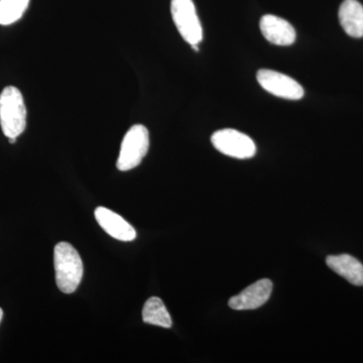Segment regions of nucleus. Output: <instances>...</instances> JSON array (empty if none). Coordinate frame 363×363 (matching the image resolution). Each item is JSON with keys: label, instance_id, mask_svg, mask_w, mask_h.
Listing matches in <instances>:
<instances>
[{"label": "nucleus", "instance_id": "f257e3e1", "mask_svg": "<svg viewBox=\"0 0 363 363\" xmlns=\"http://www.w3.org/2000/svg\"><path fill=\"white\" fill-rule=\"evenodd\" d=\"M54 266L60 291L75 292L83 277L82 259L75 247L68 242L58 243L54 250Z\"/></svg>", "mask_w": 363, "mask_h": 363}, {"label": "nucleus", "instance_id": "f03ea898", "mask_svg": "<svg viewBox=\"0 0 363 363\" xmlns=\"http://www.w3.org/2000/svg\"><path fill=\"white\" fill-rule=\"evenodd\" d=\"M0 125L6 138L20 136L26 130V108L23 94L14 86H7L0 94Z\"/></svg>", "mask_w": 363, "mask_h": 363}, {"label": "nucleus", "instance_id": "7ed1b4c3", "mask_svg": "<svg viewBox=\"0 0 363 363\" xmlns=\"http://www.w3.org/2000/svg\"><path fill=\"white\" fill-rule=\"evenodd\" d=\"M150 147L149 130L143 124L131 126L124 135L116 167L119 171L126 172L140 166L147 156Z\"/></svg>", "mask_w": 363, "mask_h": 363}, {"label": "nucleus", "instance_id": "20e7f679", "mask_svg": "<svg viewBox=\"0 0 363 363\" xmlns=\"http://www.w3.org/2000/svg\"><path fill=\"white\" fill-rule=\"evenodd\" d=\"M171 13L177 30L191 45L203 40V28L193 0H172Z\"/></svg>", "mask_w": 363, "mask_h": 363}, {"label": "nucleus", "instance_id": "39448f33", "mask_svg": "<svg viewBox=\"0 0 363 363\" xmlns=\"http://www.w3.org/2000/svg\"><path fill=\"white\" fill-rule=\"evenodd\" d=\"M211 142L218 152L235 159H250L257 152L255 143L250 136L230 128L214 133Z\"/></svg>", "mask_w": 363, "mask_h": 363}, {"label": "nucleus", "instance_id": "423d86ee", "mask_svg": "<svg viewBox=\"0 0 363 363\" xmlns=\"http://www.w3.org/2000/svg\"><path fill=\"white\" fill-rule=\"evenodd\" d=\"M257 79L260 86L274 96L290 100H298L304 96L302 86L285 74L262 69L257 72Z\"/></svg>", "mask_w": 363, "mask_h": 363}, {"label": "nucleus", "instance_id": "0eeeda50", "mask_svg": "<svg viewBox=\"0 0 363 363\" xmlns=\"http://www.w3.org/2000/svg\"><path fill=\"white\" fill-rule=\"evenodd\" d=\"M272 283L269 279H262L248 286L238 296L229 300V307L238 311L242 310H255L266 304L271 297Z\"/></svg>", "mask_w": 363, "mask_h": 363}, {"label": "nucleus", "instance_id": "6e6552de", "mask_svg": "<svg viewBox=\"0 0 363 363\" xmlns=\"http://www.w3.org/2000/svg\"><path fill=\"white\" fill-rule=\"evenodd\" d=\"M259 26L262 35L274 45L286 47L293 45L297 38L295 28L289 21L272 14L262 16Z\"/></svg>", "mask_w": 363, "mask_h": 363}, {"label": "nucleus", "instance_id": "1a4fd4ad", "mask_svg": "<svg viewBox=\"0 0 363 363\" xmlns=\"http://www.w3.org/2000/svg\"><path fill=\"white\" fill-rule=\"evenodd\" d=\"M95 218L105 233L111 238L121 241L135 240L136 231L121 215L104 207H98L95 210Z\"/></svg>", "mask_w": 363, "mask_h": 363}, {"label": "nucleus", "instance_id": "9d476101", "mask_svg": "<svg viewBox=\"0 0 363 363\" xmlns=\"http://www.w3.org/2000/svg\"><path fill=\"white\" fill-rule=\"evenodd\" d=\"M327 266L354 286H363V266L350 255H329Z\"/></svg>", "mask_w": 363, "mask_h": 363}, {"label": "nucleus", "instance_id": "9b49d317", "mask_svg": "<svg viewBox=\"0 0 363 363\" xmlns=\"http://www.w3.org/2000/svg\"><path fill=\"white\" fill-rule=\"evenodd\" d=\"M339 21L348 35L363 37V6L357 0H344L339 9Z\"/></svg>", "mask_w": 363, "mask_h": 363}, {"label": "nucleus", "instance_id": "f8f14e48", "mask_svg": "<svg viewBox=\"0 0 363 363\" xmlns=\"http://www.w3.org/2000/svg\"><path fill=\"white\" fill-rule=\"evenodd\" d=\"M143 320L145 323L156 325L162 328H171L172 318L161 298H150L143 309Z\"/></svg>", "mask_w": 363, "mask_h": 363}, {"label": "nucleus", "instance_id": "ddd939ff", "mask_svg": "<svg viewBox=\"0 0 363 363\" xmlns=\"http://www.w3.org/2000/svg\"><path fill=\"white\" fill-rule=\"evenodd\" d=\"M30 0H0V25L9 26L20 21Z\"/></svg>", "mask_w": 363, "mask_h": 363}, {"label": "nucleus", "instance_id": "4468645a", "mask_svg": "<svg viewBox=\"0 0 363 363\" xmlns=\"http://www.w3.org/2000/svg\"><path fill=\"white\" fill-rule=\"evenodd\" d=\"M9 143H16V138H9Z\"/></svg>", "mask_w": 363, "mask_h": 363}, {"label": "nucleus", "instance_id": "2eb2a0df", "mask_svg": "<svg viewBox=\"0 0 363 363\" xmlns=\"http://www.w3.org/2000/svg\"><path fill=\"white\" fill-rule=\"evenodd\" d=\"M2 317H4V311H2L1 308H0V322H1Z\"/></svg>", "mask_w": 363, "mask_h": 363}]
</instances>
